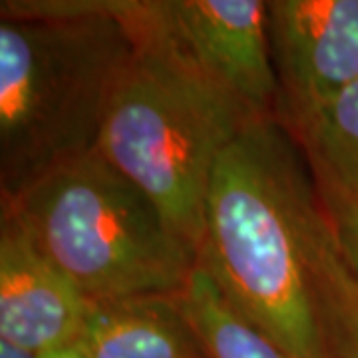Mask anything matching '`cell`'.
Returning a JSON list of instances; mask_svg holds the SVG:
<instances>
[{
  "label": "cell",
  "mask_w": 358,
  "mask_h": 358,
  "mask_svg": "<svg viewBox=\"0 0 358 358\" xmlns=\"http://www.w3.org/2000/svg\"><path fill=\"white\" fill-rule=\"evenodd\" d=\"M197 265L294 358H358V282L293 131L253 120L219 157Z\"/></svg>",
  "instance_id": "cell-1"
},
{
  "label": "cell",
  "mask_w": 358,
  "mask_h": 358,
  "mask_svg": "<svg viewBox=\"0 0 358 358\" xmlns=\"http://www.w3.org/2000/svg\"><path fill=\"white\" fill-rule=\"evenodd\" d=\"M134 48L131 2H2V199L96 150Z\"/></svg>",
  "instance_id": "cell-2"
},
{
  "label": "cell",
  "mask_w": 358,
  "mask_h": 358,
  "mask_svg": "<svg viewBox=\"0 0 358 358\" xmlns=\"http://www.w3.org/2000/svg\"><path fill=\"white\" fill-rule=\"evenodd\" d=\"M131 18L136 48L96 152L199 251L219 157L255 117L179 50L157 22L154 2H131Z\"/></svg>",
  "instance_id": "cell-3"
},
{
  "label": "cell",
  "mask_w": 358,
  "mask_h": 358,
  "mask_svg": "<svg viewBox=\"0 0 358 358\" xmlns=\"http://www.w3.org/2000/svg\"><path fill=\"white\" fill-rule=\"evenodd\" d=\"M2 213L90 301L178 296L197 267L162 209L96 150L2 199Z\"/></svg>",
  "instance_id": "cell-4"
},
{
  "label": "cell",
  "mask_w": 358,
  "mask_h": 358,
  "mask_svg": "<svg viewBox=\"0 0 358 358\" xmlns=\"http://www.w3.org/2000/svg\"><path fill=\"white\" fill-rule=\"evenodd\" d=\"M154 13L179 50L255 120H279L268 2L176 0L154 2Z\"/></svg>",
  "instance_id": "cell-5"
},
{
  "label": "cell",
  "mask_w": 358,
  "mask_h": 358,
  "mask_svg": "<svg viewBox=\"0 0 358 358\" xmlns=\"http://www.w3.org/2000/svg\"><path fill=\"white\" fill-rule=\"evenodd\" d=\"M268 40L291 131L358 80V0H273Z\"/></svg>",
  "instance_id": "cell-6"
},
{
  "label": "cell",
  "mask_w": 358,
  "mask_h": 358,
  "mask_svg": "<svg viewBox=\"0 0 358 358\" xmlns=\"http://www.w3.org/2000/svg\"><path fill=\"white\" fill-rule=\"evenodd\" d=\"M90 299L10 215L0 219V341L46 355L76 346Z\"/></svg>",
  "instance_id": "cell-7"
},
{
  "label": "cell",
  "mask_w": 358,
  "mask_h": 358,
  "mask_svg": "<svg viewBox=\"0 0 358 358\" xmlns=\"http://www.w3.org/2000/svg\"><path fill=\"white\" fill-rule=\"evenodd\" d=\"M76 348L86 358H211L181 294L90 301Z\"/></svg>",
  "instance_id": "cell-8"
},
{
  "label": "cell",
  "mask_w": 358,
  "mask_h": 358,
  "mask_svg": "<svg viewBox=\"0 0 358 358\" xmlns=\"http://www.w3.org/2000/svg\"><path fill=\"white\" fill-rule=\"evenodd\" d=\"M293 136L319 183L358 197V80L324 103Z\"/></svg>",
  "instance_id": "cell-9"
},
{
  "label": "cell",
  "mask_w": 358,
  "mask_h": 358,
  "mask_svg": "<svg viewBox=\"0 0 358 358\" xmlns=\"http://www.w3.org/2000/svg\"><path fill=\"white\" fill-rule=\"evenodd\" d=\"M181 303L211 358H294L231 307L199 265Z\"/></svg>",
  "instance_id": "cell-10"
},
{
  "label": "cell",
  "mask_w": 358,
  "mask_h": 358,
  "mask_svg": "<svg viewBox=\"0 0 358 358\" xmlns=\"http://www.w3.org/2000/svg\"><path fill=\"white\" fill-rule=\"evenodd\" d=\"M319 185L324 199H327V205L333 213L345 253L348 257V263H350L358 282V197H350V195L336 192L322 183Z\"/></svg>",
  "instance_id": "cell-11"
},
{
  "label": "cell",
  "mask_w": 358,
  "mask_h": 358,
  "mask_svg": "<svg viewBox=\"0 0 358 358\" xmlns=\"http://www.w3.org/2000/svg\"><path fill=\"white\" fill-rule=\"evenodd\" d=\"M0 358H40L38 355L24 350V348H18V346L10 345L6 341H0Z\"/></svg>",
  "instance_id": "cell-12"
},
{
  "label": "cell",
  "mask_w": 358,
  "mask_h": 358,
  "mask_svg": "<svg viewBox=\"0 0 358 358\" xmlns=\"http://www.w3.org/2000/svg\"><path fill=\"white\" fill-rule=\"evenodd\" d=\"M40 358H86L76 346H68V348H60V350H52V352H46Z\"/></svg>",
  "instance_id": "cell-13"
}]
</instances>
